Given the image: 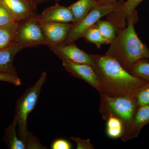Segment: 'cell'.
Listing matches in <instances>:
<instances>
[{
    "label": "cell",
    "mask_w": 149,
    "mask_h": 149,
    "mask_svg": "<svg viewBox=\"0 0 149 149\" xmlns=\"http://www.w3.org/2000/svg\"><path fill=\"white\" fill-rule=\"evenodd\" d=\"M91 56L92 66L100 85V93L135 97L139 89L148 81L131 74L110 56Z\"/></svg>",
    "instance_id": "6da1fadb"
},
{
    "label": "cell",
    "mask_w": 149,
    "mask_h": 149,
    "mask_svg": "<svg viewBox=\"0 0 149 149\" xmlns=\"http://www.w3.org/2000/svg\"><path fill=\"white\" fill-rule=\"evenodd\" d=\"M139 20L137 10L126 18V27L117 31L105 54L110 56L127 70L136 62L149 58V49L139 39L134 27Z\"/></svg>",
    "instance_id": "7a4b0ae2"
},
{
    "label": "cell",
    "mask_w": 149,
    "mask_h": 149,
    "mask_svg": "<svg viewBox=\"0 0 149 149\" xmlns=\"http://www.w3.org/2000/svg\"><path fill=\"white\" fill-rule=\"evenodd\" d=\"M46 79L47 73L43 72L37 82L25 91L17 101L13 118L18 126L17 134L26 145L27 149H38L42 146L38 139L27 130V119L30 113L35 109Z\"/></svg>",
    "instance_id": "3957f363"
},
{
    "label": "cell",
    "mask_w": 149,
    "mask_h": 149,
    "mask_svg": "<svg viewBox=\"0 0 149 149\" xmlns=\"http://www.w3.org/2000/svg\"><path fill=\"white\" fill-rule=\"evenodd\" d=\"M100 111L104 120L109 115L118 118L124 125V129L130 123L139 106L134 97L111 96L100 93Z\"/></svg>",
    "instance_id": "277c9868"
},
{
    "label": "cell",
    "mask_w": 149,
    "mask_h": 149,
    "mask_svg": "<svg viewBox=\"0 0 149 149\" xmlns=\"http://www.w3.org/2000/svg\"><path fill=\"white\" fill-rule=\"evenodd\" d=\"M124 2L123 0H119L113 4L94 7L80 22L74 25L63 43H74L78 39L83 37L85 31L93 27L102 17L114 11Z\"/></svg>",
    "instance_id": "5b68a950"
},
{
    "label": "cell",
    "mask_w": 149,
    "mask_h": 149,
    "mask_svg": "<svg viewBox=\"0 0 149 149\" xmlns=\"http://www.w3.org/2000/svg\"><path fill=\"white\" fill-rule=\"evenodd\" d=\"M35 15L19 22L16 43L23 48L46 45L44 34Z\"/></svg>",
    "instance_id": "8992f818"
},
{
    "label": "cell",
    "mask_w": 149,
    "mask_h": 149,
    "mask_svg": "<svg viewBox=\"0 0 149 149\" xmlns=\"http://www.w3.org/2000/svg\"><path fill=\"white\" fill-rule=\"evenodd\" d=\"M48 47L62 61L92 65V58L91 54L78 48L74 43H62Z\"/></svg>",
    "instance_id": "52a82bcc"
},
{
    "label": "cell",
    "mask_w": 149,
    "mask_h": 149,
    "mask_svg": "<svg viewBox=\"0 0 149 149\" xmlns=\"http://www.w3.org/2000/svg\"><path fill=\"white\" fill-rule=\"evenodd\" d=\"M39 24L45 40V45L48 47L64 42L74 25L71 23L57 22H39Z\"/></svg>",
    "instance_id": "ba28073f"
},
{
    "label": "cell",
    "mask_w": 149,
    "mask_h": 149,
    "mask_svg": "<svg viewBox=\"0 0 149 149\" xmlns=\"http://www.w3.org/2000/svg\"><path fill=\"white\" fill-rule=\"evenodd\" d=\"M35 18L40 22L71 23L73 24L74 17L69 7L56 4L45 9L42 13L36 15Z\"/></svg>",
    "instance_id": "9c48e42d"
},
{
    "label": "cell",
    "mask_w": 149,
    "mask_h": 149,
    "mask_svg": "<svg viewBox=\"0 0 149 149\" xmlns=\"http://www.w3.org/2000/svg\"><path fill=\"white\" fill-rule=\"evenodd\" d=\"M149 123V104L139 107L128 126L124 129L121 139L124 142L137 138L142 128Z\"/></svg>",
    "instance_id": "30bf717a"
},
{
    "label": "cell",
    "mask_w": 149,
    "mask_h": 149,
    "mask_svg": "<svg viewBox=\"0 0 149 149\" xmlns=\"http://www.w3.org/2000/svg\"><path fill=\"white\" fill-rule=\"evenodd\" d=\"M62 61L65 69L72 76L85 81L99 92L100 85L92 65Z\"/></svg>",
    "instance_id": "8fae6325"
},
{
    "label": "cell",
    "mask_w": 149,
    "mask_h": 149,
    "mask_svg": "<svg viewBox=\"0 0 149 149\" xmlns=\"http://www.w3.org/2000/svg\"><path fill=\"white\" fill-rule=\"evenodd\" d=\"M143 0H127L107 15V20L114 25L118 30L126 27V18L136 10V8Z\"/></svg>",
    "instance_id": "7c38bea8"
},
{
    "label": "cell",
    "mask_w": 149,
    "mask_h": 149,
    "mask_svg": "<svg viewBox=\"0 0 149 149\" xmlns=\"http://www.w3.org/2000/svg\"><path fill=\"white\" fill-rule=\"evenodd\" d=\"M15 21L19 22L35 15L32 0H0Z\"/></svg>",
    "instance_id": "4fadbf2b"
},
{
    "label": "cell",
    "mask_w": 149,
    "mask_h": 149,
    "mask_svg": "<svg viewBox=\"0 0 149 149\" xmlns=\"http://www.w3.org/2000/svg\"><path fill=\"white\" fill-rule=\"evenodd\" d=\"M23 49L22 46L16 44L10 47L0 50V72L18 75L13 62L15 56Z\"/></svg>",
    "instance_id": "5bb4252c"
},
{
    "label": "cell",
    "mask_w": 149,
    "mask_h": 149,
    "mask_svg": "<svg viewBox=\"0 0 149 149\" xmlns=\"http://www.w3.org/2000/svg\"><path fill=\"white\" fill-rule=\"evenodd\" d=\"M98 0H78L68 7L74 17L73 24H77L95 6Z\"/></svg>",
    "instance_id": "9a60e30c"
},
{
    "label": "cell",
    "mask_w": 149,
    "mask_h": 149,
    "mask_svg": "<svg viewBox=\"0 0 149 149\" xmlns=\"http://www.w3.org/2000/svg\"><path fill=\"white\" fill-rule=\"evenodd\" d=\"M17 125L14 118L5 131L3 140L7 146L10 149H26V145L19 137L17 131Z\"/></svg>",
    "instance_id": "2e32d148"
},
{
    "label": "cell",
    "mask_w": 149,
    "mask_h": 149,
    "mask_svg": "<svg viewBox=\"0 0 149 149\" xmlns=\"http://www.w3.org/2000/svg\"><path fill=\"white\" fill-rule=\"evenodd\" d=\"M19 22L0 26V50L8 49L16 44L17 30Z\"/></svg>",
    "instance_id": "e0dca14e"
},
{
    "label": "cell",
    "mask_w": 149,
    "mask_h": 149,
    "mask_svg": "<svg viewBox=\"0 0 149 149\" xmlns=\"http://www.w3.org/2000/svg\"><path fill=\"white\" fill-rule=\"evenodd\" d=\"M106 133L111 139L121 138L124 133L123 123L118 118L109 115L107 118Z\"/></svg>",
    "instance_id": "ac0fdd59"
},
{
    "label": "cell",
    "mask_w": 149,
    "mask_h": 149,
    "mask_svg": "<svg viewBox=\"0 0 149 149\" xmlns=\"http://www.w3.org/2000/svg\"><path fill=\"white\" fill-rule=\"evenodd\" d=\"M102 36L109 45L114 40L117 35V29L111 22L100 19L95 24Z\"/></svg>",
    "instance_id": "d6986e66"
},
{
    "label": "cell",
    "mask_w": 149,
    "mask_h": 149,
    "mask_svg": "<svg viewBox=\"0 0 149 149\" xmlns=\"http://www.w3.org/2000/svg\"><path fill=\"white\" fill-rule=\"evenodd\" d=\"M128 72L136 77L149 81V62L148 58L139 60L128 70Z\"/></svg>",
    "instance_id": "ffe728a7"
},
{
    "label": "cell",
    "mask_w": 149,
    "mask_h": 149,
    "mask_svg": "<svg viewBox=\"0 0 149 149\" xmlns=\"http://www.w3.org/2000/svg\"><path fill=\"white\" fill-rule=\"evenodd\" d=\"M82 37L88 42L95 44L98 48L100 47L102 45H109L96 27L95 24L86 30Z\"/></svg>",
    "instance_id": "44dd1931"
},
{
    "label": "cell",
    "mask_w": 149,
    "mask_h": 149,
    "mask_svg": "<svg viewBox=\"0 0 149 149\" xmlns=\"http://www.w3.org/2000/svg\"><path fill=\"white\" fill-rule=\"evenodd\" d=\"M135 98L139 107L149 104V81L139 89Z\"/></svg>",
    "instance_id": "7402d4cb"
},
{
    "label": "cell",
    "mask_w": 149,
    "mask_h": 149,
    "mask_svg": "<svg viewBox=\"0 0 149 149\" xmlns=\"http://www.w3.org/2000/svg\"><path fill=\"white\" fill-rule=\"evenodd\" d=\"M17 22L9 11L0 3V26L8 25Z\"/></svg>",
    "instance_id": "603a6c76"
},
{
    "label": "cell",
    "mask_w": 149,
    "mask_h": 149,
    "mask_svg": "<svg viewBox=\"0 0 149 149\" xmlns=\"http://www.w3.org/2000/svg\"><path fill=\"white\" fill-rule=\"evenodd\" d=\"M0 81L8 82L15 86L21 85V81L18 75H12L0 72Z\"/></svg>",
    "instance_id": "cb8c5ba5"
},
{
    "label": "cell",
    "mask_w": 149,
    "mask_h": 149,
    "mask_svg": "<svg viewBox=\"0 0 149 149\" xmlns=\"http://www.w3.org/2000/svg\"><path fill=\"white\" fill-rule=\"evenodd\" d=\"M70 139L77 144V149H94V146L89 139H82L78 137H70Z\"/></svg>",
    "instance_id": "d4e9b609"
},
{
    "label": "cell",
    "mask_w": 149,
    "mask_h": 149,
    "mask_svg": "<svg viewBox=\"0 0 149 149\" xmlns=\"http://www.w3.org/2000/svg\"><path fill=\"white\" fill-rule=\"evenodd\" d=\"M52 149H70L72 148L71 144L64 139H58L55 140L51 145Z\"/></svg>",
    "instance_id": "484cf974"
},
{
    "label": "cell",
    "mask_w": 149,
    "mask_h": 149,
    "mask_svg": "<svg viewBox=\"0 0 149 149\" xmlns=\"http://www.w3.org/2000/svg\"><path fill=\"white\" fill-rule=\"evenodd\" d=\"M117 1L118 0H98L96 6L109 5L113 4Z\"/></svg>",
    "instance_id": "4316f807"
},
{
    "label": "cell",
    "mask_w": 149,
    "mask_h": 149,
    "mask_svg": "<svg viewBox=\"0 0 149 149\" xmlns=\"http://www.w3.org/2000/svg\"><path fill=\"white\" fill-rule=\"evenodd\" d=\"M61 1V0H32V1L33 6L35 7V8H36L37 5L39 4L42 3L47 2L50 1L57 3Z\"/></svg>",
    "instance_id": "83f0119b"
}]
</instances>
